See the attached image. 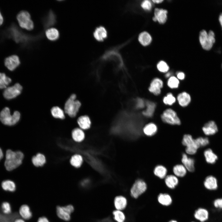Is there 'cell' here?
<instances>
[{"label": "cell", "instance_id": "cell-14", "mask_svg": "<svg viewBox=\"0 0 222 222\" xmlns=\"http://www.w3.org/2000/svg\"><path fill=\"white\" fill-rule=\"evenodd\" d=\"M6 67L10 70H14L20 64L18 57L16 55H13L6 57L5 60Z\"/></svg>", "mask_w": 222, "mask_h": 222}, {"label": "cell", "instance_id": "cell-43", "mask_svg": "<svg viewBox=\"0 0 222 222\" xmlns=\"http://www.w3.org/2000/svg\"><path fill=\"white\" fill-rule=\"evenodd\" d=\"M114 220L117 222H124L125 216L124 213L120 210H115L113 212Z\"/></svg>", "mask_w": 222, "mask_h": 222}, {"label": "cell", "instance_id": "cell-24", "mask_svg": "<svg viewBox=\"0 0 222 222\" xmlns=\"http://www.w3.org/2000/svg\"><path fill=\"white\" fill-rule=\"evenodd\" d=\"M158 131L157 125L153 122L146 124L143 129L144 133L146 136L151 137L155 135Z\"/></svg>", "mask_w": 222, "mask_h": 222}, {"label": "cell", "instance_id": "cell-35", "mask_svg": "<svg viewBox=\"0 0 222 222\" xmlns=\"http://www.w3.org/2000/svg\"><path fill=\"white\" fill-rule=\"evenodd\" d=\"M77 123L81 129L83 130L88 129L91 125L90 120L87 116H83L79 117Z\"/></svg>", "mask_w": 222, "mask_h": 222}, {"label": "cell", "instance_id": "cell-2", "mask_svg": "<svg viewBox=\"0 0 222 222\" xmlns=\"http://www.w3.org/2000/svg\"><path fill=\"white\" fill-rule=\"evenodd\" d=\"M24 154L20 151L7 150L6 152L4 165L6 170L11 171L17 168L22 163Z\"/></svg>", "mask_w": 222, "mask_h": 222}, {"label": "cell", "instance_id": "cell-19", "mask_svg": "<svg viewBox=\"0 0 222 222\" xmlns=\"http://www.w3.org/2000/svg\"><path fill=\"white\" fill-rule=\"evenodd\" d=\"M167 11L165 9L156 8L154 10V17L160 24L165 23L167 19Z\"/></svg>", "mask_w": 222, "mask_h": 222}, {"label": "cell", "instance_id": "cell-57", "mask_svg": "<svg viewBox=\"0 0 222 222\" xmlns=\"http://www.w3.org/2000/svg\"><path fill=\"white\" fill-rule=\"evenodd\" d=\"M14 222H25L24 220L22 219L18 218Z\"/></svg>", "mask_w": 222, "mask_h": 222}, {"label": "cell", "instance_id": "cell-54", "mask_svg": "<svg viewBox=\"0 0 222 222\" xmlns=\"http://www.w3.org/2000/svg\"><path fill=\"white\" fill-rule=\"evenodd\" d=\"M3 16L0 12V26L1 25L3 22Z\"/></svg>", "mask_w": 222, "mask_h": 222}, {"label": "cell", "instance_id": "cell-47", "mask_svg": "<svg viewBox=\"0 0 222 222\" xmlns=\"http://www.w3.org/2000/svg\"><path fill=\"white\" fill-rule=\"evenodd\" d=\"M141 6L145 10H150L152 8V4L150 1L145 0L142 2Z\"/></svg>", "mask_w": 222, "mask_h": 222}, {"label": "cell", "instance_id": "cell-45", "mask_svg": "<svg viewBox=\"0 0 222 222\" xmlns=\"http://www.w3.org/2000/svg\"><path fill=\"white\" fill-rule=\"evenodd\" d=\"M195 139L199 148L205 146L209 143V140L207 137H199Z\"/></svg>", "mask_w": 222, "mask_h": 222}, {"label": "cell", "instance_id": "cell-1", "mask_svg": "<svg viewBox=\"0 0 222 222\" xmlns=\"http://www.w3.org/2000/svg\"><path fill=\"white\" fill-rule=\"evenodd\" d=\"M9 35L17 43H20L24 46L38 40L42 37L41 34L32 35L26 34L15 25H12L9 29Z\"/></svg>", "mask_w": 222, "mask_h": 222}, {"label": "cell", "instance_id": "cell-12", "mask_svg": "<svg viewBox=\"0 0 222 222\" xmlns=\"http://www.w3.org/2000/svg\"><path fill=\"white\" fill-rule=\"evenodd\" d=\"M163 85V82L162 80L158 78H154L150 83L149 90L154 95L158 96L160 94Z\"/></svg>", "mask_w": 222, "mask_h": 222}, {"label": "cell", "instance_id": "cell-4", "mask_svg": "<svg viewBox=\"0 0 222 222\" xmlns=\"http://www.w3.org/2000/svg\"><path fill=\"white\" fill-rule=\"evenodd\" d=\"M76 95L72 94L65 104L64 112L71 117L76 116L81 105L79 101L76 100Z\"/></svg>", "mask_w": 222, "mask_h": 222}, {"label": "cell", "instance_id": "cell-61", "mask_svg": "<svg viewBox=\"0 0 222 222\" xmlns=\"http://www.w3.org/2000/svg\"></svg>", "mask_w": 222, "mask_h": 222}, {"label": "cell", "instance_id": "cell-26", "mask_svg": "<svg viewBox=\"0 0 222 222\" xmlns=\"http://www.w3.org/2000/svg\"><path fill=\"white\" fill-rule=\"evenodd\" d=\"M19 215L17 212L8 214L0 212V222H14L19 218Z\"/></svg>", "mask_w": 222, "mask_h": 222}, {"label": "cell", "instance_id": "cell-55", "mask_svg": "<svg viewBox=\"0 0 222 222\" xmlns=\"http://www.w3.org/2000/svg\"><path fill=\"white\" fill-rule=\"evenodd\" d=\"M219 21L220 24L222 27V13L220 15L219 17Z\"/></svg>", "mask_w": 222, "mask_h": 222}, {"label": "cell", "instance_id": "cell-16", "mask_svg": "<svg viewBox=\"0 0 222 222\" xmlns=\"http://www.w3.org/2000/svg\"><path fill=\"white\" fill-rule=\"evenodd\" d=\"M204 134L207 136L215 134L218 131L217 126L213 121H210L205 124L202 127Z\"/></svg>", "mask_w": 222, "mask_h": 222}, {"label": "cell", "instance_id": "cell-42", "mask_svg": "<svg viewBox=\"0 0 222 222\" xmlns=\"http://www.w3.org/2000/svg\"><path fill=\"white\" fill-rule=\"evenodd\" d=\"M176 99L172 94L171 92L167 93L163 99V103L169 105H171L176 102Z\"/></svg>", "mask_w": 222, "mask_h": 222}, {"label": "cell", "instance_id": "cell-39", "mask_svg": "<svg viewBox=\"0 0 222 222\" xmlns=\"http://www.w3.org/2000/svg\"><path fill=\"white\" fill-rule=\"evenodd\" d=\"M1 186L3 189L5 191H14L16 189L15 183L10 180H6L2 183Z\"/></svg>", "mask_w": 222, "mask_h": 222}, {"label": "cell", "instance_id": "cell-56", "mask_svg": "<svg viewBox=\"0 0 222 222\" xmlns=\"http://www.w3.org/2000/svg\"><path fill=\"white\" fill-rule=\"evenodd\" d=\"M3 154L2 150L0 148V161L3 158Z\"/></svg>", "mask_w": 222, "mask_h": 222}, {"label": "cell", "instance_id": "cell-5", "mask_svg": "<svg viewBox=\"0 0 222 222\" xmlns=\"http://www.w3.org/2000/svg\"><path fill=\"white\" fill-rule=\"evenodd\" d=\"M199 40L202 48L205 50H209L215 41L214 33L210 30L208 34L206 31L203 30L200 32Z\"/></svg>", "mask_w": 222, "mask_h": 222}, {"label": "cell", "instance_id": "cell-17", "mask_svg": "<svg viewBox=\"0 0 222 222\" xmlns=\"http://www.w3.org/2000/svg\"><path fill=\"white\" fill-rule=\"evenodd\" d=\"M179 105L182 107L187 106L191 101L190 95L186 92H181L178 94L177 98Z\"/></svg>", "mask_w": 222, "mask_h": 222}, {"label": "cell", "instance_id": "cell-6", "mask_svg": "<svg viewBox=\"0 0 222 222\" xmlns=\"http://www.w3.org/2000/svg\"><path fill=\"white\" fill-rule=\"evenodd\" d=\"M17 19L20 26L28 31L32 30L34 23L31 18L30 13L27 11L22 10L17 15Z\"/></svg>", "mask_w": 222, "mask_h": 222}, {"label": "cell", "instance_id": "cell-22", "mask_svg": "<svg viewBox=\"0 0 222 222\" xmlns=\"http://www.w3.org/2000/svg\"><path fill=\"white\" fill-rule=\"evenodd\" d=\"M204 154L206 162L209 164L215 163L218 158L217 156L210 148L205 150Z\"/></svg>", "mask_w": 222, "mask_h": 222}, {"label": "cell", "instance_id": "cell-41", "mask_svg": "<svg viewBox=\"0 0 222 222\" xmlns=\"http://www.w3.org/2000/svg\"><path fill=\"white\" fill-rule=\"evenodd\" d=\"M167 85L171 89L176 88L178 87L179 81L175 76H171L169 78L167 81Z\"/></svg>", "mask_w": 222, "mask_h": 222}, {"label": "cell", "instance_id": "cell-13", "mask_svg": "<svg viewBox=\"0 0 222 222\" xmlns=\"http://www.w3.org/2000/svg\"><path fill=\"white\" fill-rule=\"evenodd\" d=\"M56 23V16L52 10H50L42 19L45 29H47L55 25Z\"/></svg>", "mask_w": 222, "mask_h": 222}, {"label": "cell", "instance_id": "cell-3", "mask_svg": "<svg viewBox=\"0 0 222 222\" xmlns=\"http://www.w3.org/2000/svg\"><path fill=\"white\" fill-rule=\"evenodd\" d=\"M20 117V113L17 111L11 114L10 110L7 107L2 109L0 113V120L5 125L12 126L16 124Z\"/></svg>", "mask_w": 222, "mask_h": 222}, {"label": "cell", "instance_id": "cell-40", "mask_svg": "<svg viewBox=\"0 0 222 222\" xmlns=\"http://www.w3.org/2000/svg\"><path fill=\"white\" fill-rule=\"evenodd\" d=\"M11 82V79L5 73L0 72V89L6 88Z\"/></svg>", "mask_w": 222, "mask_h": 222}, {"label": "cell", "instance_id": "cell-37", "mask_svg": "<svg viewBox=\"0 0 222 222\" xmlns=\"http://www.w3.org/2000/svg\"><path fill=\"white\" fill-rule=\"evenodd\" d=\"M83 161L82 156L77 154L72 156L70 159V163L71 165L75 168H79L81 165Z\"/></svg>", "mask_w": 222, "mask_h": 222}, {"label": "cell", "instance_id": "cell-8", "mask_svg": "<svg viewBox=\"0 0 222 222\" xmlns=\"http://www.w3.org/2000/svg\"><path fill=\"white\" fill-rule=\"evenodd\" d=\"M182 143L183 146L186 147L185 152L187 155H192L195 154L199 148L195 139L189 134L184 135Z\"/></svg>", "mask_w": 222, "mask_h": 222}, {"label": "cell", "instance_id": "cell-32", "mask_svg": "<svg viewBox=\"0 0 222 222\" xmlns=\"http://www.w3.org/2000/svg\"><path fill=\"white\" fill-rule=\"evenodd\" d=\"M72 137L73 140L77 142H80L84 138V134L81 129L76 128L72 132Z\"/></svg>", "mask_w": 222, "mask_h": 222}, {"label": "cell", "instance_id": "cell-23", "mask_svg": "<svg viewBox=\"0 0 222 222\" xmlns=\"http://www.w3.org/2000/svg\"><path fill=\"white\" fill-rule=\"evenodd\" d=\"M31 161L33 165L35 166H42L46 162V158L43 154L38 153L32 157Z\"/></svg>", "mask_w": 222, "mask_h": 222}, {"label": "cell", "instance_id": "cell-29", "mask_svg": "<svg viewBox=\"0 0 222 222\" xmlns=\"http://www.w3.org/2000/svg\"><path fill=\"white\" fill-rule=\"evenodd\" d=\"M20 215L24 219H30L32 216V213L30 207L27 205H22L19 210Z\"/></svg>", "mask_w": 222, "mask_h": 222}, {"label": "cell", "instance_id": "cell-49", "mask_svg": "<svg viewBox=\"0 0 222 222\" xmlns=\"http://www.w3.org/2000/svg\"><path fill=\"white\" fill-rule=\"evenodd\" d=\"M137 107L138 108H142L145 106L144 101L142 99L138 98L137 100Z\"/></svg>", "mask_w": 222, "mask_h": 222}, {"label": "cell", "instance_id": "cell-30", "mask_svg": "<svg viewBox=\"0 0 222 222\" xmlns=\"http://www.w3.org/2000/svg\"><path fill=\"white\" fill-rule=\"evenodd\" d=\"M194 216L195 219L201 222H203L208 219V213L206 209L199 208L195 211Z\"/></svg>", "mask_w": 222, "mask_h": 222}, {"label": "cell", "instance_id": "cell-60", "mask_svg": "<svg viewBox=\"0 0 222 222\" xmlns=\"http://www.w3.org/2000/svg\"><path fill=\"white\" fill-rule=\"evenodd\" d=\"M169 222H177L175 220H172Z\"/></svg>", "mask_w": 222, "mask_h": 222}, {"label": "cell", "instance_id": "cell-25", "mask_svg": "<svg viewBox=\"0 0 222 222\" xmlns=\"http://www.w3.org/2000/svg\"><path fill=\"white\" fill-rule=\"evenodd\" d=\"M45 35L48 39L52 41H56L60 37L58 30L53 27L47 29L45 31Z\"/></svg>", "mask_w": 222, "mask_h": 222}, {"label": "cell", "instance_id": "cell-31", "mask_svg": "<svg viewBox=\"0 0 222 222\" xmlns=\"http://www.w3.org/2000/svg\"><path fill=\"white\" fill-rule=\"evenodd\" d=\"M126 199L122 196L116 197L114 200V204L115 208L118 210L125 209L127 205Z\"/></svg>", "mask_w": 222, "mask_h": 222}, {"label": "cell", "instance_id": "cell-9", "mask_svg": "<svg viewBox=\"0 0 222 222\" xmlns=\"http://www.w3.org/2000/svg\"><path fill=\"white\" fill-rule=\"evenodd\" d=\"M74 210V206L69 204L64 206H57L56 207L57 216L64 221H69L71 219V214Z\"/></svg>", "mask_w": 222, "mask_h": 222}, {"label": "cell", "instance_id": "cell-52", "mask_svg": "<svg viewBox=\"0 0 222 222\" xmlns=\"http://www.w3.org/2000/svg\"><path fill=\"white\" fill-rule=\"evenodd\" d=\"M98 222H114L109 218H106L99 221Z\"/></svg>", "mask_w": 222, "mask_h": 222}, {"label": "cell", "instance_id": "cell-46", "mask_svg": "<svg viewBox=\"0 0 222 222\" xmlns=\"http://www.w3.org/2000/svg\"><path fill=\"white\" fill-rule=\"evenodd\" d=\"M3 213L8 214L11 213V208L9 203L7 202H3L1 205Z\"/></svg>", "mask_w": 222, "mask_h": 222}, {"label": "cell", "instance_id": "cell-7", "mask_svg": "<svg viewBox=\"0 0 222 222\" xmlns=\"http://www.w3.org/2000/svg\"><path fill=\"white\" fill-rule=\"evenodd\" d=\"M161 118L164 123L171 125H179L180 120L176 112L171 108L166 109L161 115Z\"/></svg>", "mask_w": 222, "mask_h": 222}, {"label": "cell", "instance_id": "cell-44", "mask_svg": "<svg viewBox=\"0 0 222 222\" xmlns=\"http://www.w3.org/2000/svg\"><path fill=\"white\" fill-rule=\"evenodd\" d=\"M157 67L159 71L163 73L167 72L169 69L168 65L166 62L163 61H159L157 64Z\"/></svg>", "mask_w": 222, "mask_h": 222}, {"label": "cell", "instance_id": "cell-48", "mask_svg": "<svg viewBox=\"0 0 222 222\" xmlns=\"http://www.w3.org/2000/svg\"><path fill=\"white\" fill-rule=\"evenodd\" d=\"M214 204L216 208H219L222 209V199H216L214 202Z\"/></svg>", "mask_w": 222, "mask_h": 222}, {"label": "cell", "instance_id": "cell-50", "mask_svg": "<svg viewBox=\"0 0 222 222\" xmlns=\"http://www.w3.org/2000/svg\"><path fill=\"white\" fill-rule=\"evenodd\" d=\"M177 78L179 80H184L185 78V74L183 72H178L177 74Z\"/></svg>", "mask_w": 222, "mask_h": 222}, {"label": "cell", "instance_id": "cell-28", "mask_svg": "<svg viewBox=\"0 0 222 222\" xmlns=\"http://www.w3.org/2000/svg\"><path fill=\"white\" fill-rule=\"evenodd\" d=\"M173 172L177 177H183L187 174V170L182 164H177L173 168Z\"/></svg>", "mask_w": 222, "mask_h": 222}, {"label": "cell", "instance_id": "cell-27", "mask_svg": "<svg viewBox=\"0 0 222 222\" xmlns=\"http://www.w3.org/2000/svg\"><path fill=\"white\" fill-rule=\"evenodd\" d=\"M154 174L155 176L160 179H163L167 175V170L166 168L162 165H158L154 167Z\"/></svg>", "mask_w": 222, "mask_h": 222}, {"label": "cell", "instance_id": "cell-18", "mask_svg": "<svg viewBox=\"0 0 222 222\" xmlns=\"http://www.w3.org/2000/svg\"><path fill=\"white\" fill-rule=\"evenodd\" d=\"M204 185L207 189L209 190H215L218 187L217 181L216 179L212 175H209L205 179Z\"/></svg>", "mask_w": 222, "mask_h": 222}, {"label": "cell", "instance_id": "cell-34", "mask_svg": "<svg viewBox=\"0 0 222 222\" xmlns=\"http://www.w3.org/2000/svg\"><path fill=\"white\" fill-rule=\"evenodd\" d=\"M146 109L143 111L142 114L146 117H151L153 116L155 111L156 104L152 101H147L146 102Z\"/></svg>", "mask_w": 222, "mask_h": 222}, {"label": "cell", "instance_id": "cell-33", "mask_svg": "<svg viewBox=\"0 0 222 222\" xmlns=\"http://www.w3.org/2000/svg\"><path fill=\"white\" fill-rule=\"evenodd\" d=\"M138 39L142 45L143 46H146L151 43L152 38L148 33L146 31H143L139 35Z\"/></svg>", "mask_w": 222, "mask_h": 222}, {"label": "cell", "instance_id": "cell-11", "mask_svg": "<svg viewBox=\"0 0 222 222\" xmlns=\"http://www.w3.org/2000/svg\"><path fill=\"white\" fill-rule=\"evenodd\" d=\"M22 86L19 83L15 84L13 86L7 87L3 92L4 97L6 99H13L19 95L22 90Z\"/></svg>", "mask_w": 222, "mask_h": 222}, {"label": "cell", "instance_id": "cell-10", "mask_svg": "<svg viewBox=\"0 0 222 222\" xmlns=\"http://www.w3.org/2000/svg\"><path fill=\"white\" fill-rule=\"evenodd\" d=\"M147 188L145 181L138 179L135 181L131 189V195L134 198H137L146 191Z\"/></svg>", "mask_w": 222, "mask_h": 222}, {"label": "cell", "instance_id": "cell-38", "mask_svg": "<svg viewBox=\"0 0 222 222\" xmlns=\"http://www.w3.org/2000/svg\"><path fill=\"white\" fill-rule=\"evenodd\" d=\"M52 116L55 118L61 119L65 118L64 113L60 107L56 106L53 107L51 109Z\"/></svg>", "mask_w": 222, "mask_h": 222}, {"label": "cell", "instance_id": "cell-58", "mask_svg": "<svg viewBox=\"0 0 222 222\" xmlns=\"http://www.w3.org/2000/svg\"><path fill=\"white\" fill-rule=\"evenodd\" d=\"M152 1L154 3H161V2H163V0H152Z\"/></svg>", "mask_w": 222, "mask_h": 222}, {"label": "cell", "instance_id": "cell-59", "mask_svg": "<svg viewBox=\"0 0 222 222\" xmlns=\"http://www.w3.org/2000/svg\"><path fill=\"white\" fill-rule=\"evenodd\" d=\"M153 20L155 22L157 21V19L154 16L153 18Z\"/></svg>", "mask_w": 222, "mask_h": 222}, {"label": "cell", "instance_id": "cell-21", "mask_svg": "<svg viewBox=\"0 0 222 222\" xmlns=\"http://www.w3.org/2000/svg\"><path fill=\"white\" fill-rule=\"evenodd\" d=\"M107 35L106 29L102 26L97 27L93 33L94 37L99 41H103L106 38Z\"/></svg>", "mask_w": 222, "mask_h": 222}, {"label": "cell", "instance_id": "cell-51", "mask_svg": "<svg viewBox=\"0 0 222 222\" xmlns=\"http://www.w3.org/2000/svg\"><path fill=\"white\" fill-rule=\"evenodd\" d=\"M37 222H50L49 220L45 216H42L39 218Z\"/></svg>", "mask_w": 222, "mask_h": 222}, {"label": "cell", "instance_id": "cell-20", "mask_svg": "<svg viewBox=\"0 0 222 222\" xmlns=\"http://www.w3.org/2000/svg\"><path fill=\"white\" fill-rule=\"evenodd\" d=\"M164 179L165 183L169 188L174 189L178 184L179 179L178 177L174 175H167Z\"/></svg>", "mask_w": 222, "mask_h": 222}, {"label": "cell", "instance_id": "cell-15", "mask_svg": "<svg viewBox=\"0 0 222 222\" xmlns=\"http://www.w3.org/2000/svg\"><path fill=\"white\" fill-rule=\"evenodd\" d=\"M182 164L186 168L187 170L190 172L194 171L195 169L194 159L189 157L186 153H183L181 159Z\"/></svg>", "mask_w": 222, "mask_h": 222}, {"label": "cell", "instance_id": "cell-53", "mask_svg": "<svg viewBox=\"0 0 222 222\" xmlns=\"http://www.w3.org/2000/svg\"><path fill=\"white\" fill-rule=\"evenodd\" d=\"M172 73L171 72H167L165 75V77L166 78H168L171 76Z\"/></svg>", "mask_w": 222, "mask_h": 222}, {"label": "cell", "instance_id": "cell-36", "mask_svg": "<svg viewBox=\"0 0 222 222\" xmlns=\"http://www.w3.org/2000/svg\"><path fill=\"white\" fill-rule=\"evenodd\" d=\"M158 200L160 204L165 206L170 205L172 202L171 196L166 193L160 194L158 196Z\"/></svg>", "mask_w": 222, "mask_h": 222}]
</instances>
